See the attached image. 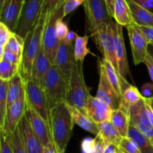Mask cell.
I'll return each instance as SVG.
<instances>
[{
    "label": "cell",
    "mask_w": 153,
    "mask_h": 153,
    "mask_svg": "<svg viewBox=\"0 0 153 153\" xmlns=\"http://www.w3.org/2000/svg\"><path fill=\"white\" fill-rule=\"evenodd\" d=\"M110 25L111 27L112 34L115 44L119 73L121 76L126 79V78L128 76H131V74H130L129 66H128V58H127L126 49L124 43L123 31V26L117 23L114 19H112L110 22Z\"/></svg>",
    "instance_id": "obj_12"
},
{
    "label": "cell",
    "mask_w": 153,
    "mask_h": 153,
    "mask_svg": "<svg viewBox=\"0 0 153 153\" xmlns=\"http://www.w3.org/2000/svg\"><path fill=\"white\" fill-rule=\"evenodd\" d=\"M1 60L5 61L7 62L10 63V64H14V65L19 66L21 67L22 62V57L20 55H16L14 53H12V52H7V51H3V52L0 54V61Z\"/></svg>",
    "instance_id": "obj_38"
},
{
    "label": "cell",
    "mask_w": 153,
    "mask_h": 153,
    "mask_svg": "<svg viewBox=\"0 0 153 153\" xmlns=\"http://www.w3.org/2000/svg\"><path fill=\"white\" fill-rule=\"evenodd\" d=\"M106 3V5H107L108 10L109 13H110L111 16L113 17L114 15V3L116 0H105Z\"/></svg>",
    "instance_id": "obj_49"
},
{
    "label": "cell",
    "mask_w": 153,
    "mask_h": 153,
    "mask_svg": "<svg viewBox=\"0 0 153 153\" xmlns=\"http://www.w3.org/2000/svg\"><path fill=\"white\" fill-rule=\"evenodd\" d=\"M63 19L64 17L61 16L58 18L56 22V34L60 41L64 40L70 31L68 25L65 22H64Z\"/></svg>",
    "instance_id": "obj_40"
},
{
    "label": "cell",
    "mask_w": 153,
    "mask_h": 153,
    "mask_svg": "<svg viewBox=\"0 0 153 153\" xmlns=\"http://www.w3.org/2000/svg\"><path fill=\"white\" fill-rule=\"evenodd\" d=\"M99 63L102 66L104 71L105 73L106 76L108 79L109 80L110 83L111 84L112 86L115 89V91L117 92V94L122 98V91H121V85H120V77L121 76L118 73L117 70H116L114 67L112 65L111 63L108 61V60L105 59L104 58L100 60Z\"/></svg>",
    "instance_id": "obj_29"
},
{
    "label": "cell",
    "mask_w": 153,
    "mask_h": 153,
    "mask_svg": "<svg viewBox=\"0 0 153 153\" xmlns=\"http://www.w3.org/2000/svg\"><path fill=\"white\" fill-rule=\"evenodd\" d=\"M130 125L139 130L149 140L153 139V127L149 120L144 97L129 109Z\"/></svg>",
    "instance_id": "obj_13"
},
{
    "label": "cell",
    "mask_w": 153,
    "mask_h": 153,
    "mask_svg": "<svg viewBox=\"0 0 153 153\" xmlns=\"http://www.w3.org/2000/svg\"><path fill=\"white\" fill-rule=\"evenodd\" d=\"M97 126L99 128L98 135L102 139L105 144L114 145L117 147L123 137L120 134L111 120L97 124Z\"/></svg>",
    "instance_id": "obj_23"
},
{
    "label": "cell",
    "mask_w": 153,
    "mask_h": 153,
    "mask_svg": "<svg viewBox=\"0 0 153 153\" xmlns=\"http://www.w3.org/2000/svg\"><path fill=\"white\" fill-rule=\"evenodd\" d=\"M84 7L86 15L87 31L93 33L108 25L113 19L109 13L105 0H85Z\"/></svg>",
    "instance_id": "obj_5"
},
{
    "label": "cell",
    "mask_w": 153,
    "mask_h": 153,
    "mask_svg": "<svg viewBox=\"0 0 153 153\" xmlns=\"http://www.w3.org/2000/svg\"><path fill=\"white\" fill-rule=\"evenodd\" d=\"M110 120L123 137H128L130 118L126 112L120 108L113 111Z\"/></svg>",
    "instance_id": "obj_26"
},
{
    "label": "cell",
    "mask_w": 153,
    "mask_h": 153,
    "mask_svg": "<svg viewBox=\"0 0 153 153\" xmlns=\"http://www.w3.org/2000/svg\"><path fill=\"white\" fill-rule=\"evenodd\" d=\"M89 35H77L74 43V56L76 61H84L88 54H92L88 48Z\"/></svg>",
    "instance_id": "obj_30"
},
{
    "label": "cell",
    "mask_w": 153,
    "mask_h": 153,
    "mask_svg": "<svg viewBox=\"0 0 153 153\" xmlns=\"http://www.w3.org/2000/svg\"><path fill=\"white\" fill-rule=\"evenodd\" d=\"M144 64H146V67H147L149 75L150 76L151 80H152L153 83V58L151 56V55L149 53L146 56V60L144 61Z\"/></svg>",
    "instance_id": "obj_44"
},
{
    "label": "cell",
    "mask_w": 153,
    "mask_h": 153,
    "mask_svg": "<svg viewBox=\"0 0 153 153\" xmlns=\"http://www.w3.org/2000/svg\"><path fill=\"white\" fill-rule=\"evenodd\" d=\"M77 35L78 34H76V32H74V31H69L68 34H67V36L66 37V38L64 39V40H61V41H64V43H68V44H70V43H74Z\"/></svg>",
    "instance_id": "obj_48"
},
{
    "label": "cell",
    "mask_w": 153,
    "mask_h": 153,
    "mask_svg": "<svg viewBox=\"0 0 153 153\" xmlns=\"http://www.w3.org/2000/svg\"><path fill=\"white\" fill-rule=\"evenodd\" d=\"M145 102H146V111H147V115L148 118H149V120L150 122L151 125L153 127V109L152 108V105H151L150 100H149V98H145Z\"/></svg>",
    "instance_id": "obj_47"
},
{
    "label": "cell",
    "mask_w": 153,
    "mask_h": 153,
    "mask_svg": "<svg viewBox=\"0 0 153 153\" xmlns=\"http://www.w3.org/2000/svg\"><path fill=\"white\" fill-rule=\"evenodd\" d=\"M75 62L74 43L68 44L64 41L60 42L53 65L58 69L67 84L70 79Z\"/></svg>",
    "instance_id": "obj_14"
},
{
    "label": "cell",
    "mask_w": 153,
    "mask_h": 153,
    "mask_svg": "<svg viewBox=\"0 0 153 153\" xmlns=\"http://www.w3.org/2000/svg\"><path fill=\"white\" fill-rule=\"evenodd\" d=\"M149 100H150L151 105H152V109H153V97H152V98H149Z\"/></svg>",
    "instance_id": "obj_56"
},
{
    "label": "cell",
    "mask_w": 153,
    "mask_h": 153,
    "mask_svg": "<svg viewBox=\"0 0 153 153\" xmlns=\"http://www.w3.org/2000/svg\"><path fill=\"white\" fill-rule=\"evenodd\" d=\"M67 107L71 114L73 123L78 125L84 130L91 133V134H95L96 136L98 135L99 128L97 123H95L87 115L82 114L80 111L76 109V108L72 107L67 104Z\"/></svg>",
    "instance_id": "obj_25"
},
{
    "label": "cell",
    "mask_w": 153,
    "mask_h": 153,
    "mask_svg": "<svg viewBox=\"0 0 153 153\" xmlns=\"http://www.w3.org/2000/svg\"><path fill=\"white\" fill-rule=\"evenodd\" d=\"M26 0H6L0 7V20L13 32H16Z\"/></svg>",
    "instance_id": "obj_15"
},
{
    "label": "cell",
    "mask_w": 153,
    "mask_h": 153,
    "mask_svg": "<svg viewBox=\"0 0 153 153\" xmlns=\"http://www.w3.org/2000/svg\"><path fill=\"white\" fill-rule=\"evenodd\" d=\"M26 115L34 132L40 138L43 146L52 141L49 126L40 114L27 102Z\"/></svg>",
    "instance_id": "obj_18"
},
{
    "label": "cell",
    "mask_w": 153,
    "mask_h": 153,
    "mask_svg": "<svg viewBox=\"0 0 153 153\" xmlns=\"http://www.w3.org/2000/svg\"><path fill=\"white\" fill-rule=\"evenodd\" d=\"M117 149H118V148H117ZM117 153H123V152H121V151H120L119 149H118V151H117Z\"/></svg>",
    "instance_id": "obj_57"
},
{
    "label": "cell",
    "mask_w": 153,
    "mask_h": 153,
    "mask_svg": "<svg viewBox=\"0 0 153 153\" xmlns=\"http://www.w3.org/2000/svg\"><path fill=\"white\" fill-rule=\"evenodd\" d=\"M83 64L84 61L75 62L67 85L66 103L87 115V104L91 94L85 83Z\"/></svg>",
    "instance_id": "obj_2"
},
{
    "label": "cell",
    "mask_w": 153,
    "mask_h": 153,
    "mask_svg": "<svg viewBox=\"0 0 153 153\" xmlns=\"http://www.w3.org/2000/svg\"><path fill=\"white\" fill-rule=\"evenodd\" d=\"M134 25L142 27H153V12L143 8L132 0H127Z\"/></svg>",
    "instance_id": "obj_22"
},
{
    "label": "cell",
    "mask_w": 153,
    "mask_h": 153,
    "mask_svg": "<svg viewBox=\"0 0 153 153\" xmlns=\"http://www.w3.org/2000/svg\"><path fill=\"white\" fill-rule=\"evenodd\" d=\"M55 153H65V151L61 150V149H55Z\"/></svg>",
    "instance_id": "obj_53"
},
{
    "label": "cell",
    "mask_w": 153,
    "mask_h": 153,
    "mask_svg": "<svg viewBox=\"0 0 153 153\" xmlns=\"http://www.w3.org/2000/svg\"><path fill=\"white\" fill-rule=\"evenodd\" d=\"M47 20V19H46ZM46 20L39 17L24 39V49L20 73L24 81L30 79L34 61L43 44V36Z\"/></svg>",
    "instance_id": "obj_3"
},
{
    "label": "cell",
    "mask_w": 153,
    "mask_h": 153,
    "mask_svg": "<svg viewBox=\"0 0 153 153\" xmlns=\"http://www.w3.org/2000/svg\"><path fill=\"white\" fill-rule=\"evenodd\" d=\"M140 29L141 30L142 32L143 33L147 40H149V44L153 43V27H142L138 26Z\"/></svg>",
    "instance_id": "obj_46"
},
{
    "label": "cell",
    "mask_w": 153,
    "mask_h": 153,
    "mask_svg": "<svg viewBox=\"0 0 153 153\" xmlns=\"http://www.w3.org/2000/svg\"><path fill=\"white\" fill-rule=\"evenodd\" d=\"M143 8L153 12V0H132Z\"/></svg>",
    "instance_id": "obj_45"
},
{
    "label": "cell",
    "mask_w": 153,
    "mask_h": 153,
    "mask_svg": "<svg viewBox=\"0 0 153 153\" xmlns=\"http://www.w3.org/2000/svg\"><path fill=\"white\" fill-rule=\"evenodd\" d=\"M17 128L27 153H43L44 146L33 131L26 113L19 122Z\"/></svg>",
    "instance_id": "obj_17"
},
{
    "label": "cell",
    "mask_w": 153,
    "mask_h": 153,
    "mask_svg": "<svg viewBox=\"0 0 153 153\" xmlns=\"http://www.w3.org/2000/svg\"><path fill=\"white\" fill-rule=\"evenodd\" d=\"M27 102L49 124L50 108L45 91L32 79L24 81Z\"/></svg>",
    "instance_id": "obj_6"
},
{
    "label": "cell",
    "mask_w": 153,
    "mask_h": 153,
    "mask_svg": "<svg viewBox=\"0 0 153 153\" xmlns=\"http://www.w3.org/2000/svg\"><path fill=\"white\" fill-rule=\"evenodd\" d=\"M121 91V105L120 108L123 110L129 115V109L131 105L136 104L143 98L140 91L136 87L130 85L126 79L123 76L120 77Z\"/></svg>",
    "instance_id": "obj_21"
},
{
    "label": "cell",
    "mask_w": 153,
    "mask_h": 153,
    "mask_svg": "<svg viewBox=\"0 0 153 153\" xmlns=\"http://www.w3.org/2000/svg\"><path fill=\"white\" fill-rule=\"evenodd\" d=\"M149 45H150V46H152V47L153 48V43H150V44H149Z\"/></svg>",
    "instance_id": "obj_58"
},
{
    "label": "cell",
    "mask_w": 153,
    "mask_h": 153,
    "mask_svg": "<svg viewBox=\"0 0 153 153\" xmlns=\"http://www.w3.org/2000/svg\"><path fill=\"white\" fill-rule=\"evenodd\" d=\"M24 87V80L20 72L8 82L7 91V108L16 102L20 97Z\"/></svg>",
    "instance_id": "obj_27"
},
{
    "label": "cell",
    "mask_w": 153,
    "mask_h": 153,
    "mask_svg": "<svg viewBox=\"0 0 153 153\" xmlns=\"http://www.w3.org/2000/svg\"><path fill=\"white\" fill-rule=\"evenodd\" d=\"M149 53L150 54L151 56H152V58H153V48L152 47V49H149Z\"/></svg>",
    "instance_id": "obj_54"
},
{
    "label": "cell",
    "mask_w": 153,
    "mask_h": 153,
    "mask_svg": "<svg viewBox=\"0 0 153 153\" xmlns=\"http://www.w3.org/2000/svg\"><path fill=\"white\" fill-rule=\"evenodd\" d=\"M5 1L6 0H0V7H1L3 5V4H4Z\"/></svg>",
    "instance_id": "obj_55"
},
{
    "label": "cell",
    "mask_w": 153,
    "mask_h": 153,
    "mask_svg": "<svg viewBox=\"0 0 153 153\" xmlns=\"http://www.w3.org/2000/svg\"><path fill=\"white\" fill-rule=\"evenodd\" d=\"M51 65L52 64L48 57L46 56L43 44H42L33 64L31 79H32L37 85L41 87L43 89L44 87L45 77Z\"/></svg>",
    "instance_id": "obj_20"
},
{
    "label": "cell",
    "mask_w": 153,
    "mask_h": 153,
    "mask_svg": "<svg viewBox=\"0 0 153 153\" xmlns=\"http://www.w3.org/2000/svg\"><path fill=\"white\" fill-rule=\"evenodd\" d=\"M113 19L117 23L123 27H128L134 24L129 4L127 0L115 1Z\"/></svg>",
    "instance_id": "obj_24"
},
{
    "label": "cell",
    "mask_w": 153,
    "mask_h": 153,
    "mask_svg": "<svg viewBox=\"0 0 153 153\" xmlns=\"http://www.w3.org/2000/svg\"><path fill=\"white\" fill-rule=\"evenodd\" d=\"M13 33L14 32L10 31L7 25L0 22V49H1L0 54L3 52L6 43L13 35Z\"/></svg>",
    "instance_id": "obj_37"
},
{
    "label": "cell",
    "mask_w": 153,
    "mask_h": 153,
    "mask_svg": "<svg viewBox=\"0 0 153 153\" xmlns=\"http://www.w3.org/2000/svg\"><path fill=\"white\" fill-rule=\"evenodd\" d=\"M117 148L123 153H141L137 145L128 137H123Z\"/></svg>",
    "instance_id": "obj_35"
},
{
    "label": "cell",
    "mask_w": 153,
    "mask_h": 153,
    "mask_svg": "<svg viewBox=\"0 0 153 153\" xmlns=\"http://www.w3.org/2000/svg\"><path fill=\"white\" fill-rule=\"evenodd\" d=\"M128 137L134 141L141 153H153V144L133 126L130 125Z\"/></svg>",
    "instance_id": "obj_28"
},
{
    "label": "cell",
    "mask_w": 153,
    "mask_h": 153,
    "mask_svg": "<svg viewBox=\"0 0 153 153\" xmlns=\"http://www.w3.org/2000/svg\"><path fill=\"white\" fill-rule=\"evenodd\" d=\"M8 82L0 80V131L4 124V118L7 110V91Z\"/></svg>",
    "instance_id": "obj_31"
},
{
    "label": "cell",
    "mask_w": 153,
    "mask_h": 153,
    "mask_svg": "<svg viewBox=\"0 0 153 153\" xmlns=\"http://www.w3.org/2000/svg\"><path fill=\"white\" fill-rule=\"evenodd\" d=\"M27 111V100L25 96V85L19 100L13 103L7 110L4 124L1 132L6 135H10L17 128L19 122L25 114Z\"/></svg>",
    "instance_id": "obj_10"
},
{
    "label": "cell",
    "mask_w": 153,
    "mask_h": 153,
    "mask_svg": "<svg viewBox=\"0 0 153 153\" xmlns=\"http://www.w3.org/2000/svg\"><path fill=\"white\" fill-rule=\"evenodd\" d=\"M74 125L66 102L60 103L50 109L49 128L55 149L66 151Z\"/></svg>",
    "instance_id": "obj_1"
},
{
    "label": "cell",
    "mask_w": 153,
    "mask_h": 153,
    "mask_svg": "<svg viewBox=\"0 0 153 153\" xmlns=\"http://www.w3.org/2000/svg\"><path fill=\"white\" fill-rule=\"evenodd\" d=\"M61 16L64 17L63 6L55 10L50 16H48L43 31V46L52 65L54 64L57 51L61 42L56 34V22L58 18Z\"/></svg>",
    "instance_id": "obj_7"
},
{
    "label": "cell",
    "mask_w": 153,
    "mask_h": 153,
    "mask_svg": "<svg viewBox=\"0 0 153 153\" xmlns=\"http://www.w3.org/2000/svg\"><path fill=\"white\" fill-rule=\"evenodd\" d=\"M67 85L58 69L51 65L45 77L43 87L50 109L60 103L66 102Z\"/></svg>",
    "instance_id": "obj_4"
},
{
    "label": "cell",
    "mask_w": 153,
    "mask_h": 153,
    "mask_svg": "<svg viewBox=\"0 0 153 153\" xmlns=\"http://www.w3.org/2000/svg\"><path fill=\"white\" fill-rule=\"evenodd\" d=\"M90 36L94 37L96 45L103 55V58L110 61L119 73L115 44L110 23L101 27Z\"/></svg>",
    "instance_id": "obj_8"
},
{
    "label": "cell",
    "mask_w": 153,
    "mask_h": 153,
    "mask_svg": "<svg viewBox=\"0 0 153 153\" xmlns=\"http://www.w3.org/2000/svg\"><path fill=\"white\" fill-rule=\"evenodd\" d=\"M43 153H55V146L53 141L50 142L49 144L44 146Z\"/></svg>",
    "instance_id": "obj_50"
},
{
    "label": "cell",
    "mask_w": 153,
    "mask_h": 153,
    "mask_svg": "<svg viewBox=\"0 0 153 153\" xmlns=\"http://www.w3.org/2000/svg\"><path fill=\"white\" fill-rule=\"evenodd\" d=\"M0 153H13L11 144V134H0Z\"/></svg>",
    "instance_id": "obj_39"
},
{
    "label": "cell",
    "mask_w": 153,
    "mask_h": 153,
    "mask_svg": "<svg viewBox=\"0 0 153 153\" xmlns=\"http://www.w3.org/2000/svg\"><path fill=\"white\" fill-rule=\"evenodd\" d=\"M59 1L60 0H43L39 17L46 20L48 16H50L56 10Z\"/></svg>",
    "instance_id": "obj_34"
},
{
    "label": "cell",
    "mask_w": 153,
    "mask_h": 153,
    "mask_svg": "<svg viewBox=\"0 0 153 153\" xmlns=\"http://www.w3.org/2000/svg\"><path fill=\"white\" fill-rule=\"evenodd\" d=\"M65 1H66V0H60L59 2H58V6H57V7H56V10L57 9H59L61 7H62V6L64 5V4Z\"/></svg>",
    "instance_id": "obj_52"
},
{
    "label": "cell",
    "mask_w": 153,
    "mask_h": 153,
    "mask_svg": "<svg viewBox=\"0 0 153 153\" xmlns=\"http://www.w3.org/2000/svg\"><path fill=\"white\" fill-rule=\"evenodd\" d=\"M100 82L96 97L108 105L112 110H117L121 105V97L117 94L106 76L102 66L99 63Z\"/></svg>",
    "instance_id": "obj_16"
},
{
    "label": "cell",
    "mask_w": 153,
    "mask_h": 153,
    "mask_svg": "<svg viewBox=\"0 0 153 153\" xmlns=\"http://www.w3.org/2000/svg\"><path fill=\"white\" fill-rule=\"evenodd\" d=\"M105 146L106 144L103 141L102 139L99 135H97L94 138V146H93L90 153H103L105 149Z\"/></svg>",
    "instance_id": "obj_42"
},
{
    "label": "cell",
    "mask_w": 153,
    "mask_h": 153,
    "mask_svg": "<svg viewBox=\"0 0 153 153\" xmlns=\"http://www.w3.org/2000/svg\"><path fill=\"white\" fill-rule=\"evenodd\" d=\"M19 72V66L14 65L3 60L0 61V80L9 82Z\"/></svg>",
    "instance_id": "obj_32"
},
{
    "label": "cell",
    "mask_w": 153,
    "mask_h": 153,
    "mask_svg": "<svg viewBox=\"0 0 153 153\" xmlns=\"http://www.w3.org/2000/svg\"><path fill=\"white\" fill-rule=\"evenodd\" d=\"M24 49V39L18 35L16 33H13V35L10 37L3 51L12 52L16 55H20L22 57Z\"/></svg>",
    "instance_id": "obj_33"
},
{
    "label": "cell",
    "mask_w": 153,
    "mask_h": 153,
    "mask_svg": "<svg viewBox=\"0 0 153 153\" xmlns=\"http://www.w3.org/2000/svg\"><path fill=\"white\" fill-rule=\"evenodd\" d=\"M118 149L116 146L111 144L106 145L105 149L103 153H117Z\"/></svg>",
    "instance_id": "obj_51"
},
{
    "label": "cell",
    "mask_w": 153,
    "mask_h": 153,
    "mask_svg": "<svg viewBox=\"0 0 153 153\" xmlns=\"http://www.w3.org/2000/svg\"><path fill=\"white\" fill-rule=\"evenodd\" d=\"M112 112L113 110L108 105L97 97L90 96L87 104V116L95 123L99 124L110 120Z\"/></svg>",
    "instance_id": "obj_19"
},
{
    "label": "cell",
    "mask_w": 153,
    "mask_h": 153,
    "mask_svg": "<svg viewBox=\"0 0 153 153\" xmlns=\"http://www.w3.org/2000/svg\"><path fill=\"white\" fill-rule=\"evenodd\" d=\"M85 0H66L63 5V14L64 18L70 13L74 11L81 4H84Z\"/></svg>",
    "instance_id": "obj_41"
},
{
    "label": "cell",
    "mask_w": 153,
    "mask_h": 153,
    "mask_svg": "<svg viewBox=\"0 0 153 153\" xmlns=\"http://www.w3.org/2000/svg\"><path fill=\"white\" fill-rule=\"evenodd\" d=\"M140 94L145 98L153 97V83H146L142 85Z\"/></svg>",
    "instance_id": "obj_43"
},
{
    "label": "cell",
    "mask_w": 153,
    "mask_h": 153,
    "mask_svg": "<svg viewBox=\"0 0 153 153\" xmlns=\"http://www.w3.org/2000/svg\"><path fill=\"white\" fill-rule=\"evenodd\" d=\"M126 28L134 65L144 63L146 56L149 54V40L137 25L133 24L126 27Z\"/></svg>",
    "instance_id": "obj_9"
},
{
    "label": "cell",
    "mask_w": 153,
    "mask_h": 153,
    "mask_svg": "<svg viewBox=\"0 0 153 153\" xmlns=\"http://www.w3.org/2000/svg\"><path fill=\"white\" fill-rule=\"evenodd\" d=\"M11 144L13 153H27L18 128L11 134Z\"/></svg>",
    "instance_id": "obj_36"
},
{
    "label": "cell",
    "mask_w": 153,
    "mask_h": 153,
    "mask_svg": "<svg viewBox=\"0 0 153 153\" xmlns=\"http://www.w3.org/2000/svg\"><path fill=\"white\" fill-rule=\"evenodd\" d=\"M43 0H26L16 34L23 39L34 27L40 16Z\"/></svg>",
    "instance_id": "obj_11"
}]
</instances>
